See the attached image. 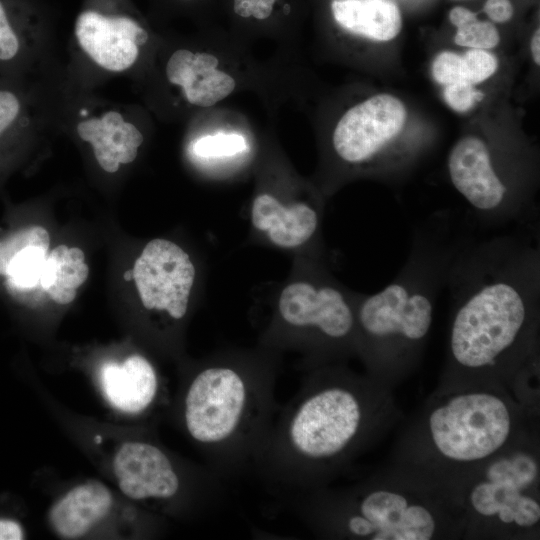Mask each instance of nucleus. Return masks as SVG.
Listing matches in <instances>:
<instances>
[{"label":"nucleus","mask_w":540,"mask_h":540,"mask_svg":"<svg viewBox=\"0 0 540 540\" xmlns=\"http://www.w3.org/2000/svg\"><path fill=\"white\" fill-rule=\"evenodd\" d=\"M121 492L134 500L170 499L180 489L179 476L168 456L146 442H125L113 459Z\"/></svg>","instance_id":"15"},{"label":"nucleus","mask_w":540,"mask_h":540,"mask_svg":"<svg viewBox=\"0 0 540 540\" xmlns=\"http://www.w3.org/2000/svg\"><path fill=\"white\" fill-rule=\"evenodd\" d=\"M113 497L109 488L90 480L69 490L50 508L48 520L61 538L76 539L87 534L109 512Z\"/></svg>","instance_id":"17"},{"label":"nucleus","mask_w":540,"mask_h":540,"mask_svg":"<svg viewBox=\"0 0 540 540\" xmlns=\"http://www.w3.org/2000/svg\"><path fill=\"white\" fill-rule=\"evenodd\" d=\"M85 260L83 251L78 247L68 248L67 262L70 264H80Z\"/></svg>","instance_id":"31"},{"label":"nucleus","mask_w":540,"mask_h":540,"mask_svg":"<svg viewBox=\"0 0 540 540\" xmlns=\"http://www.w3.org/2000/svg\"><path fill=\"white\" fill-rule=\"evenodd\" d=\"M20 0H0V75L25 78L42 43Z\"/></svg>","instance_id":"19"},{"label":"nucleus","mask_w":540,"mask_h":540,"mask_svg":"<svg viewBox=\"0 0 540 540\" xmlns=\"http://www.w3.org/2000/svg\"><path fill=\"white\" fill-rule=\"evenodd\" d=\"M323 211L320 203L285 200L270 192L257 194L250 205L254 234L268 245L320 257Z\"/></svg>","instance_id":"12"},{"label":"nucleus","mask_w":540,"mask_h":540,"mask_svg":"<svg viewBox=\"0 0 540 540\" xmlns=\"http://www.w3.org/2000/svg\"><path fill=\"white\" fill-rule=\"evenodd\" d=\"M344 534L370 540H430L440 535V512L426 497L394 487L373 488L342 511Z\"/></svg>","instance_id":"8"},{"label":"nucleus","mask_w":540,"mask_h":540,"mask_svg":"<svg viewBox=\"0 0 540 540\" xmlns=\"http://www.w3.org/2000/svg\"><path fill=\"white\" fill-rule=\"evenodd\" d=\"M407 110L391 94H377L347 110L332 135L336 156L349 165L381 157L404 128Z\"/></svg>","instance_id":"10"},{"label":"nucleus","mask_w":540,"mask_h":540,"mask_svg":"<svg viewBox=\"0 0 540 540\" xmlns=\"http://www.w3.org/2000/svg\"><path fill=\"white\" fill-rule=\"evenodd\" d=\"M132 279L146 310L164 312L174 320L185 317L196 267L181 246L163 238L149 241L134 263Z\"/></svg>","instance_id":"9"},{"label":"nucleus","mask_w":540,"mask_h":540,"mask_svg":"<svg viewBox=\"0 0 540 540\" xmlns=\"http://www.w3.org/2000/svg\"><path fill=\"white\" fill-rule=\"evenodd\" d=\"M443 95L448 106L461 113L472 109L484 97L482 91L476 89L475 85L465 82L446 85Z\"/></svg>","instance_id":"25"},{"label":"nucleus","mask_w":540,"mask_h":540,"mask_svg":"<svg viewBox=\"0 0 540 540\" xmlns=\"http://www.w3.org/2000/svg\"><path fill=\"white\" fill-rule=\"evenodd\" d=\"M101 389L117 410L138 414L154 401L158 378L153 365L141 355H132L123 363H104L99 372Z\"/></svg>","instance_id":"16"},{"label":"nucleus","mask_w":540,"mask_h":540,"mask_svg":"<svg viewBox=\"0 0 540 540\" xmlns=\"http://www.w3.org/2000/svg\"><path fill=\"white\" fill-rule=\"evenodd\" d=\"M296 401L282 428L283 444L302 464L336 463L355 448L374 419L368 391L346 376H330Z\"/></svg>","instance_id":"4"},{"label":"nucleus","mask_w":540,"mask_h":540,"mask_svg":"<svg viewBox=\"0 0 540 540\" xmlns=\"http://www.w3.org/2000/svg\"><path fill=\"white\" fill-rule=\"evenodd\" d=\"M531 55L536 65L540 64V30H535L530 42Z\"/></svg>","instance_id":"30"},{"label":"nucleus","mask_w":540,"mask_h":540,"mask_svg":"<svg viewBox=\"0 0 540 540\" xmlns=\"http://www.w3.org/2000/svg\"><path fill=\"white\" fill-rule=\"evenodd\" d=\"M447 361L460 379L488 382L529 372L538 355L540 247L519 230L465 238L449 270Z\"/></svg>","instance_id":"1"},{"label":"nucleus","mask_w":540,"mask_h":540,"mask_svg":"<svg viewBox=\"0 0 540 540\" xmlns=\"http://www.w3.org/2000/svg\"><path fill=\"white\" fill-rule=\"evenodd\" d=\"M483 11L496 23L509 21L513 16V6L509 0H487Z\"/></svg>","instance_id":"26"},{"label":"nucleus","mask_w":540,"mask_h":540,"mask_svg":"<svg viewBox=\"0 0 540 540\" xmlns=\"http://www.w3.org/2000/svg\"><path fill=\"white\" fill-rule=\"evenodd\" d=\"M450 22L457 28L454 42L471 49L489 50L500 41L497 28L488 21H480L469 9L456 6L449 12Z\"/></svg>","instance_id":"21"},{"label":"nucleus","mask_w":540,"mask_h":540,"mask_svg":"<svg viewBox=\"0 0 540 540\" xmlns=\"http://www.w3.org/2000/svg\"><path fill=\"white\" fill-rule=\"evenodd\" d=\"M192 153L202 159H224L248 151L246 139L240 134L206 135L192 144Z\"/></svg>","instance_id":"22"},{"label":"nucleus","mask_w":540,"mask_h":540,"mask_svg":"<svg viewBox=\"0 0 540 540\" xmlns=\"http://www.w3.org/2000/svg\"><path fill=\"white\" fill-rule=\"evenodd\" d=\"M510 446L482 464L464 502L478 523L521 534L539 527V462L531 449Z\"/></svg>","instance_id":"6"},{"label":"nucleus","mask_w":540,"mask_h":540,"mask_svg":"<svg viewBox=\"0 0 540 540\" xmlns=\"http://www.w3.org/2000/svg\"><path fill=\"white\" fill-rule=\"evenodd\" d=\"M73 123L77 137L91 146L98 165L107 173L132 163L144 141L138 126L116 106L81 109Z\"/></svg>","instance_id":"14"},{"label":"nucleus","mask_w":540,"mask_h":540,"mask_svg":"<svg viewBox=\"0 0 540 540\" xmlns=\"http://www.w3.org/2000/svg\"><path fill=\"white\" fill-rule=\"evenodd\" d=\"M357 294L340 284L320 257L303 256L275 296L273 323L316 355L356 352Z\"/></svg>","instance_id":"5"},{"label":"nucleus","mask_w":540,"mask_h":540,"mask_svg":"<svg viewBox=\"0 0 540 540\" xmlns=\"http://www.w3.org/2000/svg\"><path fill=\"white\" fill-rule=\"evenodd\" d=\"M73 33L76 48L84 59L109 75L126 74L133 69L149 41L148 31L133 17L97 9L81 11Z\"/></svg>","instance_id":"11"},{"label":"nucleus","mask_w":540,"mask_h":540,"mask_svg":"<svg viewBox=\"0 0 540 540\" xmlns=\"http://www.w3.org/2000/svg\"><path fill=\"white\" fill-rule=\"evenodd\" d=\"M432 76L441 85L465 82L462 55L451 51L439 53L432 62Z\"/></svg>","instance_id":"24"},{"label":"nucleus","mask_w":540,"mask_h":540,"mask_svg":"<svg viewBox=\"0 0 540 540\" xmlns=\"http://www.w3.org/2000/svg\"><path fill=\"white\" fill-rule=\"evenodd\" d=\"M50 236L42 226L11 229L0 236V278L12 303L33 309L43 302L41 273Z\"/></svg>","instance_id":"13"},{"label":"nucleus","mask_w":540,"mask_h":540,"mask_svg":"<svg viewBox=\"0 0 540 540\" xmlns=\"http://www.w3.org/2000/svg\"><path fill=\"white\" fill-rule=\"evenodd\" d=\"M125 280L129 281L132 279V271H127L124 275Z\"/></svg>","instance_id":"32"},{"label":"nucleus","mask_w":540,"mask_h":540,"mask_svg":"<svg viewBox=\"0 0 540 540\" xmlns=\"http://www.w3.org/2000/svg\"><path fill=\"white\" fill-rule=\"evenodd\" d=\"M46 293L56 303L65 305L72 302L76 297V289L66 288L57 284L51 285Z\"/></svg>","instance_id":"28"},{"label":"nucleus","mask_w":540,"mask_h":540,"mask_svg":"<svg viewBox=\"0 0 540 540\" xmlns=\"http://www.w3.org/2000/svg\"><path fill=\"white\" fill-rule=\"evenodd\" d=\"M335 21L345 30L376 41H390L401 31L402 17L391 0H333Z\"/></svg>","instance_id":"20"},{"label":"nucleus","mask_w":540,"mask_h":540,"mask_svg":"<svg viewBox=\"0 0 540 540\" xmlns=\"http://www.w3.org/2000/svg\"><path fill=\"white\" fill-rule=\"evenodd\" d=\"M466 237L447 212L416 226L406 261L374 294H357L356 352L377 376L407 372L419 360L433 323L437 299Z\"/></svg>","instance_id":"2"},{"label":"nucleus","mask_w":540,"mask_h":540,"mask_svg":"<svg viewBox=\"0 0 540 540\" xmlns=\"http://www.w3.org/2000/svg\"><path fill=\"white\" fill-rule=\"evenodd\" d=\"M466 83L476 85L490 78L498 68L497 57L487 50L469 49L462 55Z\"/></svg>","instance_id":"23"},{"label":"nucleus","mask_w":540,"mask_h":540,"mask_svg":"<svg viewBox=\"0 0 540 540\" xmlns=\"http://www.w3.org/2000/svg\"><path fill=\"white\" fill-rule=\"evenodd\" d=\"M519 408L503 391L476 385L450 391L431 404L422 436L434 459L452 468L479 466L512 444Z\"/></svg>","instance_id":"3"},{"label":"nucleus","mask_w":540,"mask_h":540,"mask_svg":"<svg viewBox=\"0 0 540 540\" xmlns=\"http://www.w3.org/2000/svg\"><path fill=\"white\" fill-rule=\"evenodd\" d=\"M25 535L24 526L18 519L0 516V540H21Z\"/></svg>","instance_id":"27"},{"label":"nucleus","mask_w":540,"mask_h":540,"mask_svg":"<svg viewBox=\"0 0 540 540\" xmlns=\"http://www.w3.org/2000/svg\"><path fill=\"white\" fill-rule=\"evenodd\" d=\"M272 10L273 6L264 0H256L252 16L257 20H265L271 15Z\"/></svg>","instance_id":"29"},{"label":"nucleus","mask_w":540,"mask_h":540,"mask_svg":"<svg viewBox=\"0 0 540 540\" xmlns=\"http://www.w3.org/2000/svg\"><path fill=\"white\" fill-rule=\"evenodd\" d=\"M33 100L25 78L0 75V171L9 167L38 126Z\"/></svg>","instance_id":"18"},{"label":"nucleus","mask_w":540,"mask_h":540,"mask_svg":"<svg viewBox=\"0 0 540 540\" xmlns=\"http://www.w3.org/2000/svg\"><path fill=\"white\" fill-rule=\"evenodd\" d=\"M257 392L254 376L242 364L212 362L195 375L185 395L189 435L212 449L233 443L254 416Z\"/></svg>","instance_id":"7"}]
</instances>
